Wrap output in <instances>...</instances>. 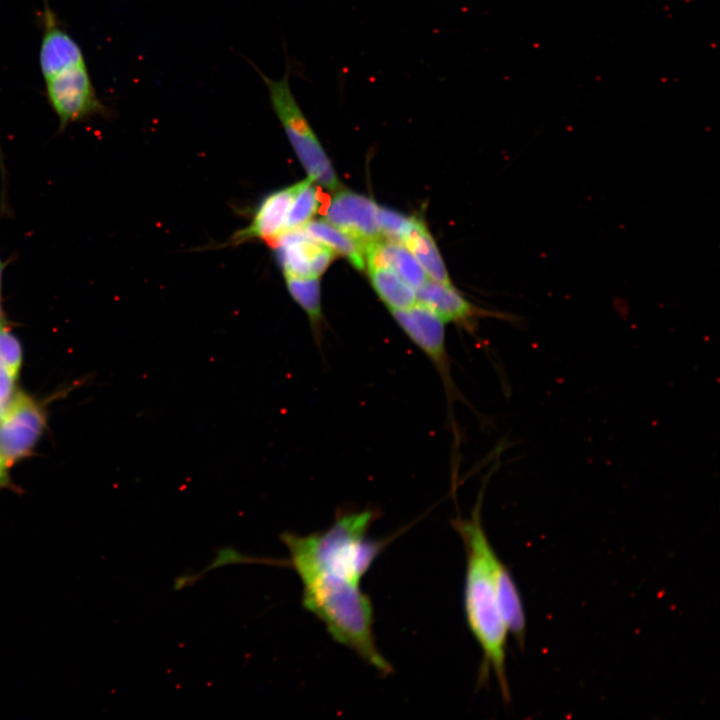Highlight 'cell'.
<instances>
[{
	"instance_id": "9",
	"label": "cell",
	"mask_w": 720,
	"mask_h": 720,
	"mask_svg": "<svg viewBox=\"0 0 720 720\" xmlns=\"http://www.w3.org/2000/svg\"><path fill=\"white\" fill-rule=\"evenodd\" d=\"M43 34L39 51V66L43 79L79 65L86 64L80 45L60 25L47 0H43Z\"/></svg>"
},
{
	"instance_id": "23",
	"label": "cell",
	"mask_w": 720,
	"mask_h": 720,
	"mask_svg": "<svg viewBox=\"0 0 720 720\" xmlns=\"http://www.w3.org/2000/svg\"><path fill=\"white\" fill-rule=\"evenodd\" d=\"M6 468L7 467L0 461V488H6L10 485V480Z\"/></svg>"
},
{
	"instance_id": "6",
	"label": "cell",
	"mask_w": 720,
	"mask_h": 720,
	"mask_svg": "<svg viewBox=\"0 0 720 720\" xmlns=\"http://www.w3.org/2000/svg\"><path fill=\"white\" fill-rule=\"evenodd\" d=\"M46 424L40 404L15 393L0 416V461L7 467L30 454Z\"/></svg>"
},
{
	"instance_id": "4",
	"label": "cell",
	"mask_w": 720,
	"mask_h": 720,
	"mask_svg": "<svg viewBox=\"0 0 720 720\" xmlns=\"http://www.w3.org/2000/svg\"><path fill=\"white\" fill-rule=\"evenodd\" d=\"M251 64L265 83L272 108L308 177L330 191L340 190L342 184L291 91L289 74L274 80Z\"/></svg>"
},
{
	"instance_id": "7",
	"label": "cell",
	"mask_w": 720,
	"mask_h": 720,
	"mask_svg": "<svg viewBox=\"0 0 720 720\" xmlns=\"http://www.w3.org/2000/svg\"><path fill=\"white\" fill-rule=\"evenodd\" d=\"M391 314L407 337L431 361L451 400L456 396V392L446 348L445 322L419 303L406 309L391 311Z\"/></svg>"
},
{
	"instance_id": "5",
	"label": "cell",
	"mask_w": 720,
	"mask_h": 720,
	"mask_svg": "<svg viewBox=\"0 0 720 720\" xmlns=\"http://www.w3.org/2000/svg\"><path fill=\"white\" fill-rule=\"evenodd\" d=\"M48 102L55 112L59 130L96 115H105L106 106L97 96L87 65L63 70L44 80Z\"/></svg>"
},
{
	"instance_id": "26",
	"label": "cell",
	"mask_w": 720,
	"mask_h": 720,
	"mask_svg": "<svg viewBox=\"0 0 720 720\" xmlns=\"http://www.w3.org/2000/svg\"><path fill=\"white\" fill-rule=\"evenodd\" d=\"M4 408H5L4 405L0 402V416L2 415V413L4 411Z\"/></svg>"
},
{
	"instance_id": "2",
	"label": "cell",
	"mask_w": 720,
	"mask_h": 720,
	"mask_svg": "<svg viewBox=\"0 0 720 720\" xmlns=\"http://www.w3.org/2000/svg\"><path fill=\"white\" fill-rule=\"evenodd\" d=\"M375 519L376 513L370 509L345 512L325 531L283 535L297 574L318 572L360 584L384 546L367 537Z\"/></svg>"
},
{
	"instance_id": "13",
	"label": "cell",
	"mask_w": 720,
	"mask_h": 720,
	"mask_svg": "<svg viewBox=\"0 0 720 720\" xmlns=\"http://www.w3.org/2000/svg\"><path fill=\"white\" fill-rule=\"evenodd\" d=\"M364 252L366 264H382L390 267L415 290L428 279L414 255L402 243L381 239L367 246Z\"/></svg>"
},
{
	"instance_id": "15",
	"label": "cell",
	"mask_w": 720,
	"mask_h": 720,
	"mask_svg": "<svg viewBox=\"0 0 720 720\" xmlns=\"http://www.w3.org/2000/svg\"><path fill=\"white\" fill-rule=\"evenodd\" d=\"M287 290L308 317L315 344L322 350L324 317L318 277L285 276Z\"/></svg>"
},
{
	"instance_id": "25",
	"label": "cell",
	"mask_w": 720,
	"mask_h": 720,
	"mask_svg": "<svg viewBox=\"0 0 720 720\" xmlns=\"http://www.w3.org/2000/svg\"><path fill=\"white\" fill-rule=\"evenodd\" d=\"M0 167H1V172L4 173V164H3V157H2L1 147H0Z\"/></svg>"
},
{
	"instance_id": "1",
	"label": "cell",
	"mask_w": 720,
	"mask_h": 720,
	"mask_svg": "<svg viewBox=\"0 0 720 720\" xmlns=\"http://www.w3.org/2000/svg\"><path fill=\"white\" fill-rule=\"evenodd\" d=\"M479 506L477 503L470 518L455 521L466 551L464 609L468 626L483 652L486 668L494 671L503 698L509 700L506 676L508 630L491 578L489 555L493 547L482 527Z\"/></svg>"
},
{
	"instance_id": "22",
	"label": "cell",
	"mask_w": 720,
	"mask_h": 720,
	"mask_svg": "<svg viewBox=\"0 0 720 720\" xmlns=\"http://www.w3.org/2000/svg\"><path fill=\"white\" fill-rule=\"evenodd\" d=\"M15 380L3 363L0 361V402L4 405L10 401L14 395Z\"/></svg>"
},
{
	"instance_id": "24",
	"label": "cell",
	"mask_w": 720,
	"mask_h": 720,
	"mask_svg": "<svg viewBox=\"0 0 720 720\" xmlns=\"http://www.w3.org/2000/svg\"><path fill=\"white\" fill-rule=\"evenodd\" d=\"M2 275H3V264H2L1 259H0V313H3V312H2V308H1Z\"/></svg>"
},
{
	"instance_id": "21",
	"label": "cell",
	"mask_w": 720,
	"mask_h": 720,
	"mask_svg": "<svg viewBox=\"0 0 720 720\" xmlns=\"http://www.w3.org/2000/svg\"><path fill=\"white\" fill-rule=\"evenodd\" d=\"M0 361L16 379L22 363V350L17 338L4 325L0 326Z\"/></svg>"
},
{
	"instance_id": "11",
	"label": "cell",
	"mask_w": 720,
	"mask_h": 720,
	"mask_svg": "<svg viewBox=\"0 0 720 720\" xmlns=\"http://www.w3.org/2000/svg\"><path fill=\"white\" fill-rule=\"evenodd\" d=\"M490 573L500 613L508 633L523 647L526 633L524 606L516 583L505 564L492 549L489 555Z\"/></svg>"
},
{
	"instance_id": "3",
	"label": "cell",
	"mask_w": 720,
	"mask_h": 720,
	"mask_svg": "<svg viewBox=\"0 0 720 720\" xmlns=\"http://www.w3.org/2000/svg\"><path fill=\"white\" fill-rule=\"evenodd\" d=\"M304 607L317 616L335 641L353 650L383 674L392 671L379 652L373 632V609L359 584L318 572L298 574Z\"/></svg>"
},
{
	"instance_id": "10",
	"label": "cell",
	"mask_w": 720,
	"mask_h": 720,
	"mask_svg": "<svg viewBox=\"0 0 720 720\" xmlns=\"http://www.w3.org/2000/svg\"><path fill=\"white\" fill-rule=\"evenodd\" d=\"M297 183L268 194L259 204L251 222L236 232L233 242L239 244L258 239L274 242L284 231Z\"/></svg>"
},
{
	"instance_id": "19",
	"label": "cell",
	"mask_w": 720,
	"mask_h": 720,
	"mask_svg": "<svg viewBox=\"0 0 720 720\" xmlns=\"http://www.w3.org/2000/svg\"><path fill=\"white\" fill-rule=\"evenodd\" d=\"M320 197L315 182L309 177L297 183L289 212L285 231L302 229L318 213Z\"/></svg>"
},
{
	"instance_id": "18",
	"label": "cell",
	"mask_w": 720,
	"mask_h": 720,
	"mask_svg": "<svg viewBox=\"0 0 720 720\" xmlns=\"http://www.w3.org/2000/svg\"><path fill=\"white\" fill-rule=\"evenodd\" d=\"M404 245L414 255L428 278L439 283L452 284L438 247L421 219H418Z\"/></svg>"
},
{
	"instance_id": "14",
	"label": "cell",
	"mask_w": 720,
	"mask_h": 720,
	"mask_svg": "<svg viewBox=\"0 0 720 720\" xmlns=\"http://www.w3.org/2000/svg\"><path fill=\"white\" fill-rule=\"evenodd\" d=\"M278 263L284 276L307 277L313 253L320 245L303 229L284 231L275 241Z\"/></svg>"
},
{
	"instance_id": "16",
	"label": "cell",
	"mask_w": 720,
	"mask_h": 720,
	"mask_svg": "<svg viewBox=\"0 0 720 720\" xmlns=\"http://www.w3.org/2000/svg\"><path fill=\"white\" fill-rule=\"evenodd\" d=\"M367 266L371 284L390 312L406 309L417 303L416 290L390 267L382 264Z\"/></svg>"
},
{
	"instance_id": "12",
	"label": "cell",
	"mask_w": 720,
	"mask_h": 720,
	"mask_svg": "<svg viewBox=\"0 0 720 720\" xmlns=\"http://www.w3.org/2000/svg\"><path fill=\"white\" fill-rule=\"evenodd\" d=\"M417 303L429 308L445 323L453 322L470 328L481 310L464 298L452 284L426 280L416 290Z\"/></svg>"
},
{
	"instance_id": "20",
	"label": "cell",
	"mask_w": 720,
	"mask_h": 720,
	"mask_svg": "<svg viewBox=\"0 0 720 720\" xmlns=\"http://www.w3.org/2000/svg\"><path fill=\"white\" fill-rule=\"evenodd\" d=\"M418 218L407 216L386 207L379 208V222L382 238L405 244L413 232Z\"/></svg>"
},
{
	"instance_id": "17",
	"label": "cell",
	"mask_w": 720,
	"mask_h": 720,
	"mask_svg": "<svg viewBox=\"0 0 720 720\" xmlns=\"http://www.w3.org/2000/svg\"><path fill=\"white\" fill-rule=\"evenodd\" d=\"M311 238L345 257L356 269L365 267L363 247L326 220H311L302 228Z\"/></svg>"
},
{
	"instance_id": "8",
	"label": "cell",
	"mask_w": 720,
	"mask_h": 720,
	"mask_svg": "<svg viewBox=\"0 0 720 720\" xmlns=\"http://www.w3.org/2000/svg\"><path fill=\"white\" fill-rule=\"evenodd\" d=\"M379 208L365 195L340 189L331 199L324 220L352 237L365 251L367 246L383 239Z\"/></svg>"
}]
</instances>
